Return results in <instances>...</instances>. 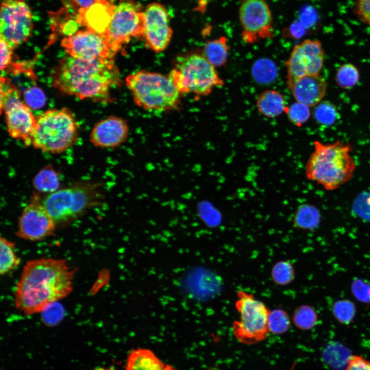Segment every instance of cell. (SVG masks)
<instances>
[{"label":"cell","instance_id":"obj_3","mask_svg":"<svg viewBox=\"0 0 370 370\" xmlns=\"http://www.w3.org/2000/svg\"><path fill=\"white\" fill-rule=\"evenodd\" d=\"M314 149L305 165V177L327 191L338 189L352 178L356 163L353 147L338 140L326 144L315 141Z\"/></svg>","mask_w":370,"mask_h":370},{"label":"cell","instance_id":"obj_5","mask_svg":"<svg viewBox=\"0 0 370 370\" xmlns=\"http://www.w3.org/2000/svg\"><path fill=\"white\" fill-rule=\"evenodd\" d=\"M135 104L147 110H165L176 107L180 91L169 76L140 70L125 79Z\"/></svg>","mask_w":370,"mask_h":370},{"label":"cell","instance_id":"obj_24","mask_svg":"<svg viewBox=\"0 0 370 370\" xmlns=\"http://www.w3.org/2000/svg\"><path fill=\"white\" fill-rule=\"evenodd\" d=\"M293 218V223L296 228L302 230H312L318 226L320 215L315 207L305 205L297 209Z\"/></svg>","mask_w":370,"mask_h":370},{"label":"cell","instance_id":"obj_16","mask_svg":"<svg viewBox=\"0 0 370 370\" xmlns=\"http://www.w3.org/2000/svg\"><path fill=\"white\" fill-rule=\"evenodd\" d=\"M144 13L142 38L145 45L156 52L164 51L170 44L173 35L168 9L162 4L153 2L146 6Z\"/></svg>","mask_w":370,"mask_h":370},{"label":"cell","instance_id":"obj_9","mask_svg":"<svg viewBox=\"0 0 370 370\" xmlns=\"http://www.w3.org/2000/svg\"><path fill=\"white\" fill-rule=\"evenodd\" d=\"M21 94L8 79L1 78V110L5 113L7 131L12 138L31 144L36 119L20 99Z\"/></svg>","mask_w":370,"mask_h":370},{"label":"cell","instance_id":"obj_41","mask_svg":"<svg viewBox=\"0 0 370 370\" xmlns=\"http://www.w3.org/2000/svg\"><path fill=\"white\" fill-rule=\"evenodd\" d=\"M164 370H177V369L170 365H166Z\"/></svg>","mask_w":370,"mask_h":370},{"label":"cell","instance_id":"obj_2","mask_svg":"<svg viewBox=\"0 0 370 370\" xmlns=\"http://www.w3.org/2000/svg\"><path fill=\"white\" fill-rule=\"evenodd\" d=\"M112 59H62L53 74L54 86L61 92L80 99L102 100L117 78Z\"/></svg>","mask_w":370,"mask_h":370},{"label":"cell","instance_id":"obj_18","mask_svg":"<svg viewBox=\"0 0 370 370\" xmlns=\"http://www.w3.org/2000/svg\"><path fill=\"white\" fill-rule=\"evenodd\" d=\"M297 102L308 107L318 104L323 98L326 83L319 75H306L287 85Z\"/></svg>","mask_w":370,"mask_h":370},{"label":"cell","instance_id":"obj_23","mask_svg":"<svg viewBox=\"0 0 370 370\" xmlns=\"http://www.w3.org/2000/svg\"><path fill=\"white\" fill-rule=\"evenodd\" d=\"M228 51L227 39L221 36L207 42L203 47V55L214 67H220L226 63Z\"/></svg>","mask_w":370,"mask_h":370},{"label":"cell","instance_id":"obj_33","mask_svg":"<svg viewBox=\"0 0 370 370\" xmlns=\"http://www.w3.org/2000/svg\"><path fill=\"white\" fill-rule=\"evenodd\" d=\"M289 121L297 126H301L309 119L310 112L308 106L297 102L286 109Z\"/></svg>","mask_w":370,"mask_h":370},{"label":"cell","instance_id":"obj_37","mask_svg":"<svg viewBox=\"0 0 370 370\" xmlns=\"http://www.w3.org/2000/svg\"><path fill=\"white\" fill-rule=\"evenodd\" d=\"M354 12L360 21L370 25V0H357Z\"/></svg>","mask_w":370,"mask_h":370},{"label":"cell","instance_id":"obj_42","mask_svg":"<svg viewBox=\"0 0 370 370\" xmlns=\"http://www.w3.org/2000/svg\"><path fill=\"white\" fill-rule=\"evenodd\" d=\"M207 370H220L216 367H210Z\"/></svg>","mask_w":370,"mask_h":370},{"label":"cell","instance_id":"obj_30","mask_svg":"<svg viewBox=\"0 0 370 370\" xmlns=\"http://www.w3.org/2000/svg\"><path fill=\"white\" fill-rule=\"evenodd\" d=\"M356 310L354 303L348 300H338L334 303L332 308L334 317L340 323L345 325L353 321Z\"/></svg>","mask_w":370,"mask_h":370},{"label":"cell","instance_id":"obj_6","mask_svg":"<svg viewBox=\"0 0 370 370\" xmlns=\"http://www.w3.org/2000/svg\"><path fill=\"white\" fill-rule=\"evenodd\" d=\"M169 76L180 92L206 96L224 84L215 67L198 54L178 57Z\"/></svg>","mask_w":370,"mask_h":370},{"label":"cell","instance_id":"obj_29","mask_svg":"<svg viewBox=\"0 0 370 370\" xmlns=\"http://www.w3.org/2000/svg\"><path fill=\"white\" fill-rule=\"evenodd\" d=\"M335 79L337 84L340 87L350 88L359 81V71L352 64H345L338 69Z\"/></svg>","mask_w":370,"mask_h":370},{"label":"cell","instance_id":"obj_10","mask_svg":"<svg viewBox=\"0 0 370 370\" xmlns=\"http://www.w3.org/2000/svg\"><path fill=\"white\" fill-rule=\"evenodd\" d=\"M145 16L141 5L135 0H119L114 6L105 36L116 52L134 37H143Z\"/></svg>","mask_w":370,"mask_h":370},{"label":"cell","instance_id":"obj_8","mask_svg":"<svg viewBox=\"0 0 370 370\" xmlns=\"http://www.w3.org/2000/svg\"><path fill=\"white\" fill-rule=\"evenodd\" d=\"M235 307L239 319L234 321L232 330L235 338L240 343L252 345L264 340L269 331L267 320L270 310L253 294L239 291Z\"/></svg>","mask_w":370,"mask_h":370},{"label":"cell","instance_id":"obj_35","mask_svg":"<svg viewBox=\"0 0 370 370\" xmlns=\"http://www.w3.org/2000/svg\"><path fill=\"white\" fill-rule=\"evenodd\" d=\"M24 101L29 108L39 109L43 107L46 103V97L43 91L38 87L26 89L24 93Z\"/></svg>","mask_w":370,"mask_h":370},{"label":"cell","instance_id":"obj_26","mask_svg":"<svg viewBox=\"0 0 370 370\" xmlns=\"http://www.w3.org/2000/svg\"><path fill=\"white\" fill-rule=\"evenodd\" d=\"M252 75L256 82L261 84L269 83L273 81L276 78V67L271 60L261 59L253 65Z\"/></svg>","mask_w":370,"mask_h":370},{"label":"cell","instance_id":"obj_38","mask_svg":"<svg viewBox=\"0 0 370 370\" xmlns=\"http://www.w3.org/2000/svg\"><path fill=\"white\" fill-rule=\"evenodd\" d=\"M345 370H370V360L359 355L350 356Z\"/></svg>","mask_w":370,"mask_h":370},{"label":"cell","instance_id":"obj_25","mask_svg":"<svg viewBox=\"0 0 370 370\" xmlns=\"http://www.w3.org/2000/svg\"><path fill=\"white\" fill-rule=\"evenodd\" d=\"M0 272L5 274L17 267L20 263L15 251L14 244L2 237L0 239Z\"/></svg>","mask_w":370,"mask_h":370},{"label":"cell","instance_id":"obj_22","mask_svg":"<svg viewBox=\"0 0 370 370\" xmlns=\"http://www.w3.org/2000/svg\"><path fill=\"white\" fill-rule=\"evenodd\" d=\"M32 185L38 193H53L59 190L60 186L58 173L51 165H47L35 175Z\"/></svg>","mask_w":370,"mask_h":370},{"label":"cell","instance_id":"obj_19","mask_svg":"<svg viewBox=\"0 0 370 370\" xmlns=\"http://www.w3.org/2000/svg\"><path fill=\"white\" fill-rule=\"evenodd\" d=\"M115 5L108 0H96L89 8L79 11L77 22L87 29L105 35L110 24Z\"/></svg>","mask_w":370,"mask_h":370},{"label":"cell","instance_id":"obj_4","mask_svg":"<svg viewBox=\"0 0 370 370\" xmlns=\"http://www.w3.org/2000/svg\"><path fill=\"white\" fill-rule=\"evenodd\" d=\"M78 125L69 109H52L36 119L31 144L37 150L52 154L63 153L77 142Z\"/></svg>","mask_w":370,"mask_h":370},{"label":"cell","instance_id":"obj_14","mask_svg":"<svg viewBox=\"0 0 370 370\" xmlns=\"http://www.w3.org/2000/svg\"><path fill=\"white\" fill-rule=\"evenodd\" d=\"M324 60L319 41L308 39L295 45L286 63L287 85L306 75H319Z\"/></svg>","mask_w":370,"mask_h":370},{"label":"cell","instance_id":"obj_21","mask_svg":"<svg viewBox=\"0 0 370 370\" xmlns=\"http://www.w3.org/2000/svg\"><path fill=\"white\" fill-rule=\"evenodd\" d=\"M258 111L268 118L276 117L286 110V101L283 95L275 90L262 92L256 100Z\"/></svg>","mask_w":370,"mask_h":370},{"label":"cell","instance_id":"obj_17","mask_svg":"<svg viewBox=\"0 0 370 370\" xmlns=\"http://www.w3.org/2000/svg\"><path fill=\"white\" fill-rule=\"evenodd\" d=\"M129 131L125 120L120 117L109 116L95 125L89 140L96 147L115 149L126 141Z\"/></svg>","mask_w":370,"mask_h":370},{"label":"cell","instance_id":"obj_32","mask_svg":"<svg viewBox=\"0 0 370 370\" xmlns=\"http://www.w3.org/2000/svg\"><path fill=\"white\" fill-rule=\"evenodd\" d=\"M338 116L336 106L327 101L319 104L314 110V117L316 121L325 125L334 124L337 120Z\"/></svg>","mask_w":370,"mask_h":370},{"label":"cell","instance_id":"obj_15","mask_svg":"<svg viewBox=\"0 0 370 370\" xmlns=\"http://www.w3.org/2000/svg\"><path fill=\"white\" fill-rule=\"evenodd\" d=\"M62 46L70 57L79 59H112L116 53L105 35L89 29L78 31L64 38Z\"/></svg>","mask_w":370,"mask_h":370},{"label":"cell","instance_id":"obj_7","mask_svg":"<svg viewBox=\"0 0 370 370\" xmlns=\"http://www.w3.org/2000/svg\"><path fill=\"white\" fill-rule=\"evenodd\" d=\"M99 187L95 183H78L47 194L42 201L56 225L66 223L98 202Z\"/></svg>","mask_w":370,"mask_h":370},{"label":"cell","instance_id":"obj_34","mask_svg":"<svg viewBox=\"0 0 370 370\" xmlns=\"http://www.w3.org/2000/svg\"><path fill=\"white\" fill-rule=\"evenodd\" d=\"M42 320L48 326H54L59 323L64 316V310L62 305L54 302L48 305L42 312Z\"/></svg>","mask_w":370,"mask_h":370},{"label":"cell","instance_id":"obj_12","mask_svg":"<svg viewBox=\"0 0 370 370\" xmlns=\"http://www.w3.org/2000/svg\"><path fill=\"white\" fill-rule=\"evenodd\" d=\"M238 18L242 39L246 43L273 36V16L266 0H239Z\"/></svg>","mask_w":370,"mask_h":370},{"label":"cell","instance_id":"obj_28","mask_svg":"<svg viewBox=\"0 0 370 370\" xmlns=\"http://www.w3.org/2000/svg\"><path fill=\"white\" fill-rule=\"evenodd\" d=\"M267 324L269 332L279 335L285 333L288 330L290 325V320L288 314L285 310L275 309L270 311Z\"/></svg>","mask_w":370,"mask_h":370},{"label":"cell","instance_id":"obj_20","mask_svg":"<svg viewBox=\"0 0 370 370\" xmlns=\"http://www.w3.org/2000/svg\"><path fill=\"white\" fill-rule=\"evenodd\" d=\"M165 365L152 350L139 348L129 353L125 370H164Z\"/></svg>","mask_w":370,"mask_h":370},{"label":"cell","instance_id":"obj_40","mask_svg":"<svg viewBox=\"0 0 370 370\" xmlns=\"http://www.w3.org/2000/svg\"><path fill=\"white\" fill-rule=\"evenodd\" d=\"M79 8V10H84L91 6L96 0H72Z\"/></svg>","mask_w":370,"mask_h":370},{"label":"cell","instance_id":"obj_11","mask_svg":"<svg viewBox=\"0 0 370 370\" xmlns=\"http://www.w3.org/2000/svg\"><path fill=\"white\" fill-rule=\"evenodd\" d=\"M33 27V15L23 0H2L0 33L13 49L30 36Z\"/></svg>","mask_w":370,"mask_h":370},{"label":"cell","instance_id":"obj_1","mask_svg":"<svg viewBox=\"0 0 370 370\" xmlns=\"http://www.w3.org/2000/svg\"><path fill=\"white\" fill-rule=\"evenodd\" d=\"M73 275L65 260L43 257L29 261L15 289L16 308L29 315L41 312L71 292Z\"/></svg>","mask_w":370,"mask_h":370},{"label":"cell","instance_id":"obj_36","mask_svg":"<svg viewBox=\"0 0 370 370\" xmlns=\"http://www.w3.org/2000/svg\"><path fill=\"white\" fill-rule=\"evenodd\" d=\"M352 293L359 301L363 303H370V284L363 280L357 279L351 286Z\"/></svg>","mask_w":370,"mask_h":370},{"label":"cell","instance_id":"obj_13","mask_svg":"<svg viewBox=\"0 0 370 370\" xmlns=\"http://www.w3.org/2000/svg\"><path fill=\"white\" fill-rule=\"evenodd\" d=\"M55 226L42 201H40L39 194L36 192L18 218L16 235L31 241L41 240L52 235Z\"/></svg>","mask_w":370,"mask_h":370},{"label":"cell","instance_id":"obj_39","mask_svg":"<svg viewBox=\"0 0 370 370\" xmlns=\"http://www.w3.org/2000/svg\"><path fill=\"white\" fill-rule=\"evenodd\" d=\"M1 70L6 68L11 62L12 48L2 38H0Z\"/></svg>","mask_w":370,"mask_h":370},{"label":"cell","instance_id":"obj_43","mask_svg":"<svg viewBox=\"0 0 370 370\" xmlns=\"http://www.w3.org/2000/svg\"><path fill=\"white\" fill-rule=\"evenodd\" d=\"M94 370H110V369H107L101 367H98L94 369Z\"/></svg>","mask_w":370,"mask_h":370},{"label":"cell","instance_id":"obj_27","mask_svg":"<svg viewBox=\"0 0 370 370\" xmlns=\"http://www.w3.org/2000/svg\"><path fill=\"white\" fill-rule=\"evenodd\" d=\"M318 319L315 310L307 305H302L297 307L292 317L294 325L302 330H309L314 327Z\"/></svg>","mask_w":370,"mask_h":370},{"label":"cell","instance_id":"obj_31","mask_svg":"<svg viewBox=\"0 0 370 370\" xmlns=\"http://www.w3.org/2000/svg\"><path fill=\"white\" fill-rule=\"evenodd\" d=\"M271 275L275 283L281 286L286 285L294 278V268L288 261H280L273 266Z\"/></svg>","mask_w":370,"mask_h":370}]
</instances>
